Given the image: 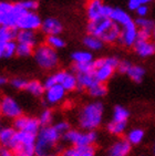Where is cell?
Segmentation results:
<instances>
[{
	"instance_id": "cell-37",
	"label": "cell",
	"mask_w": 155,
	"mask_h": 156,
	"mask_svg": "<svg viewBox=\"0 0 155 156\" xmlns=\"http://www.w3.org/2000/svg\"><path fill=\"white\" fill-rule=\"evenodd\" d=\"M93 71V62L91 63H73L72 64V72L73 73H84Z\"/></svg>"
},
{
	"instance_id": "cell-10",
	"label": "cell",
	"mask_w": 155,
	"mask_h": 156,
	"mask_svg": "<svg viewBox=\"0 0 155 156\" xmlns=\"http://www.w3.org/2000/svg\"><path fill=\"white\" fill-rule=\"evenodd\" d=\"M41 23L42 19L37 13V11H24L20 16L16 28L18 30L38 31L41 28Z\"/></svg>"
},
{
	"instance_id": "cell-38",
	"label": "cell",
	"mask_w": 155,
	"mask_h": 156,
	"mask_svg": "<svg viewBox=\"0 0 155 156\" xmlns=\"http://www.w3.org/2000/svg\"><path fill=\"white\" fill-rule=\"evenodd\" d=\"M27 83H28V80H26L24 78H21V76H16V78L10 80V85L15 90H18V91L26 90Z\"/></svg>"
},
{
	"instance_id": "cell-47",
	"label": "cell",
	"mask_w": 155,
	"mask_h": 156,
	"mask_svg": "<svg viewBox=\"0 0 155 156\" xmlns=\"http://www.w3.org/2000/svg\"><path fill=\"white\" fill-rule=\"evenodd\" d=\"M0 156H16L9 147L0 146Z\"/></svg>"
},
{
	"instance_id": "cell-45",
	"label": "cell",
	"mask_w": 155,
	"mask_h": 156,
	"mask_svg": "<svg viewBox=\"0 0 155 156\" xmlns=\"http://www.w3.org/2000/svg\"><path fill=\"white\" fill-rule=\"evenodd\" d=\"M80 148L82 156H96V150L94 146H83Z\"/></svg>"
},
{
	"instance_id": "cell-51",
	"label": "cell",
	"mask_w": 155,
	"mask_h": 156,
	"mask_svg": "<svg viewBox=\"0 0 155 156\" xmlns=\"http://www.w3.org/2000/svg\"><path fill=\"white\" fill-rule=\"evenodd\" d=\"M48 156H59V153H57V152H54V151H53V152H51Z\"/></svg>"
},
{
	"instance_id": "cell-17",
	"label": "cell",
	"mask_w": 155,
	"mask_h": 156,
	"mask_svg": "<svg viewBox=\"0 0 155 156\" xmlns=\"http://www.w3.org/2000/svg\"><path fill=\"white\" fill-rule=\"evenodd\" d=\"M133 49L136 55L146 59L155 54V42L152 40H137L133 45Z\"/></svg>"
},
{
	"instance_id": "cell-35",
	"label": "cell",
	"mask_w": 155,
	"mask_h": 156,
	"mask_svg": "<svg viewBox=\"0 0 155 156\" xmlns=\"http://www.w3.org/2000/svg\"><path fill=\"white\" fill-rule=\"evenodd\" d=\"M34 48L29 44L24 43H17V50H16V55L19 58H29L33 54Z\"/></svg>"
},
{
	"instance_id": "cell-20",
	"label": "cell",
	"mask_w": 155,
	"mask_h": 156,
	"mask_svg": "<svg viewBox=\"0 0 155 156\" xmlns=\"http://www.w3.org/2000/svg\"><path fill=\"white\" fill-rule=\"evenodd\" d=\"M75 74V73H74ZM77 81H78V90H89L93 85L98 83L93 71L84 73H77Z\"/></svg>"
},
{
	"instance_id": "cell-2",
	"label": "cell",
	"mask_w": 155,
	"mask_h": 156,
	"mask_svg": "<svg viewBox=\"0 0 155 156\" xmlns=\"http://www.w3.org/2000/svg\"><path fill=\"white\" fill-rule=\"evenodd\" d=\"M62 135L52 125L41 126L36 135V156H48L58 146Z\"/></svg>"
},
{
	"instance_id": "cell-42",
	"label": "cell",
	"mask_w": 155,
	"mask_h": 156,
	"mask_svg": "<svg viewBox=\"0 0 155 156\" xmlns=\"http://www.w3.org/2000/svg\"><path fill=\"white\" fill-rule=\"evenodd\" d=\"M151 2H153V0H128V8L131 10V11H135V10L140 6H142V5H147V6H149Z\"/></svg>"
},
{
	"instance_id": "cell-44",
	"label": "cell",
	"mask_w": 155,
	"mask_h": 156,
	"mask_svg": "<svg viewBox=\"0 0 155 156\" xmlns=\"http://www.w3.org/2000/svg\"><path fill=\"white\" fill-rule=\"evenodd\" d=\"M134 12L136 13V16L139 18L147 17V15H149V12H150V7L147 6V5H142V6L139 7Z\"/></svg>"
},
{
	"instance_id": "cell-36",
	"label": "cell",
	"mask_w": 155,
	"mask_h": 156,
	"mask_svg": "<svg viewBox=\"0 0 155 156\" xmlns=\"http://www.w3.org/2000/svg\"><path fill=\"white\" fill-rule=\"evenodd\" d=\"M16 50H17V42H16V40L6 42L3 44V58L5 59H10V58L15 57Z\"/></svg>"
},
{
	"instance_id": "cell-24",
	"label": "cell",
	"mask_w": 155,
	"mask_h": 156,
	"mask_svg": "<svg viewBox=\"0 0 155 156\" xmlns=\"http://www.w3.org/2000/svg\"><path fill=\"white\" fill-rule=\"evenodd\" d=\"M126 129H128V122H115L111 120L106 124V131L111 135L116 137H121L126 132Z\"/></svg>"
},
{
	"instance_id": "cell-31",
	"label": "cell",
	"mask_w": 155,
	"mask_h": 156,
	"mask_svg": "<svg viewBox=\"0 0 155 156\" xmlns=\"http://www.w3.org/2000/svg\"><path fill=\"white\" fill-rule=\"evenodd\" d=\"M49 47H51L54 50H61L67 45L66 40L63 39L61 34H57V36H48L45 37V42Z\"/></svg>"
},
{
	"instance_id": "cell-40",
	"label": "cell",
	"mask_w": 155,
	"mask_h": 156,
	"mask_svg": "<svg viewBox=\"0 0 155 156\" xmlns=\"http://www.w3.org/2000/svg\"><path fill=\"white\" fill-rule=\"evenodd\" d=\"M59 156H82V152L80 147L69 146L60 151Z\"/></svg>"
},
{
	"instance_id": "cell-27",
	"label": "cell",
	"mask_w": 155,
	"mask_h": 156,
	"mask_svg": "<svg viewBox=\"0 0 155 156\" xmlns=\"http://www.w3.org/2000/svg\"><path fill=\"white\" fill-rule=\"evenodd\" d=\"M16 129L13 126H1L0 127V146L9 147Z\"/></svg>"
},
{
	"instance_id": "cell-16",
	"label": "cell",
	"mask_w": 155,
	"mask_h": 156,
	"mask_svg": "<svg viewBox=\"0 0 155 156\" xmlns=\"http://www.w3.org/2000/svg\"><path fill=\"white\" fill-rule=\"evenodd\" d=\"M105 3L102 0H88L85 5V16L89 21H96L103 18Z\"/></svg>"
},
{
	"instance_id": "cell-28",
	"label": "cell",
	"mask_w": 155,
	"mask_h": 156,
	"mask_svg": "<svg viewBox=\"0 0 155 156\" xmlns=\"http://www.w3.org/2000/svg\"><path fill=\"white\" fill-rule=\"evenodd\" d=\"M145 69L142 66L132 64L131 68L126 72V75L128 76V79H131L132 81L135 82V83H141V82L143 81L144 76H145Z\"/></svg>"
},
{
	"instance_id": "cell-53",
	"label": "cell",
	"mask_w": 155,
	"mask_h": 156,
	"mask_svg": "<svg viewBox=\"0 0 155 156\" xmlns=\"http://www.w3.org/2000/svg\"><path fill=\"white\" fill-rule=\"evenodd\" d=\"M107 156H111V155H107Z\"/></svg>"
},
{
	"instance_id": "cell-49",
	"label": "cell",
	"mask_w": 155,
	"mask_h": 156,
	"mask_svg": "<svg viewBox=\"0 0 155 156\" xmlns=\"http://www.w3.org/2000/svg\"><path fill=\"white\" fill-rule=\"evenodd\" d=\"M3 42L0 41V59H2L3 58Z\"/></svg>"
},
{
	"instance_id": "cell-50",
	"label": "cell",
	"mask_w": 155,
	"mask_h": 156,
	"mask_svg": "<svg viewBox=\"0 0 155 156\" xmlns=\"http://www.w3.org/2000/svg\"><path fill=\"white\" fill-rule=\"evenodd\" d=\"M151 40L155 42V26L153 27L152 31H151Z\"/></svg>"
},
{
	"instance_id": "cell-29",
	"label": "cell",
	"mask_w": 155,
	"mask_h": 156,
	"mask_svg": "<svg viewBox=\"0 0 155 156\" xmlns=\"http://www.w3.org/2000/svg\"><path fill=\"white\" fill-rule=\"evenodd\" d=\"M131 116V113L123 105H115L112 111V121L115 122H128Z\"/></svg>"
},
{
	"instance_id": "cell-21",
	"label": "cell",
	"mask_w": 155,
	"mask_h": 156,
	"mask_svg": "<svg viewBox=\"0 0 155 156\" xmlns=\"http://www.w3.org/2000/svg\"><path fill=\"white\" fill-rule=\"evenodd\" d=\"M110 19L121 28L128 24L132 21H134V19L132 18L131 15L126 10L122 9V8H113V11L111 13Z\"/></svg>"
},
{
	"instance_id": "cell-1",
	"label": "cell",
	"mask_w": 155,
	"mask_h": 156,
	"mask_svg": "<svg viewBox=\"0 0 155 156\" xmlns=\"http://www.w3.org/2000/svg\"><path fill=\"white\" fill-rule=\"evenodd\" d=\"M105 106L100 100L88 102L80 108L78 124L82 131H96L104 120Z\"/></svg>"
},
{
	"instance_id": "cell-39",
	"label": "cell",
	"mask_w": 155,
	"mask_h": 156,
	"mask_svg": "<svg viewBox=\"0 0 155 156\" xmlns=\"http://www.w3.org/2000/svg\"><path fill=\"white\" fill-rule=\"evenodd\" d=\"M18 2L26 11H37L39 8V0H20Z\"/></svg>"
},
{
	"instance_id": "cell-7",
	"label": "cell",
	"mask_w": 155,
	"mask_h": 156,
	"mask_svg": "<svg viewBox=\"0 0 155 156\" xmlns=\"http://www.w3.org/2000/svg\"><path fill=\"white\" fill-rule=\"evenodd\" d=\"M56 84H60L61 87L67 91V92H72V91L78 90V81L77 76L72 71L68 70H59L54 73L47 76L43 82L45 87H50Z\"/></svg>"
},
{
	"instance_id": "cell-15",
	"label": "cell",
	"mask_w": 155,
	"mask_h": 156,
	"mask_svg": "<svg viewBox=\"0 0 155 156\" xmlns=\"http://www.w3.org/2000/svg\"><path fill=\"white\" fill-rule=\"evenodd\" d=\"M40 31L45 37L61 34L63 32V23L57 17H47L42 20Z\"/></svg>"
},
{
	"instance_id": "cell-34",
	"label": "cell",
	"mask_w": 155,
	"mask_h": 156,
	"mask_svg": "<svg viewBox=\"0 0 155 156\" xmlns=\"http://www.w3.org/2000/svg\"><path fill=\"white\" fill-rule=\"evenodd\" d=\"M135 24H136L137 29L140 30H150L152 31L153 27L155 26V21L152 19L147 18V17H143V18H139L137 17L134 20Z\"/></svg>"
},
{
	"instance_id": "cell-30",
	"label": "cell",
	"mask_w": 155,
	"mask_h": 156,
	"mask_svg": "<svg viewBox=\"0 0 155 156\" xmlns=\"http://www.w3.org/2000/svg\"><path fill=\"white\" fill-rule=\"evenodd\" d=\"M88 93H89V95L94 100L102 99V98L106 96V94H107L106 84L98 82L96 85H93L91 89H89V90H88Z\"/></svg>"
},
{
	"instance_id": "cell-23",
	"label": "cell",
	"mask_w": 155,
	"mask_h": 156,
	"mask_svg": "<svg viewBox=\"0 0 155 156\" xmlns=\"http://www.w3.org/2000/svg\"><path fill=\"white\" fill-rule=\"evenodd\" d=\"M144 137H145V131L143 129H141V127L131 129L128 132H126L125 135V140L132 146L140 145L144 141Z\"/></svg>"
},
{
	"instance_id": "cell-14",
	"label": "cell",
	"mask_w": 155,
	"mask_h": 156,
	"mask_svg": "<svg viewBox=\"0 0 155 156\" xmlns=\"http://www.w3.org/2000/svg\"><path fill=\"white\" fill-rule=\"evenodd\" d=\"M113 23L114 22L110 18H101L96 21H89L87 24V33L102 39V37L113 26Z\"/></svg>"
},
{
	"instance_id": "cell-19",
	"label": "cell",
	"mask_w": 155,
	"mask_h": 156,
	"mask_svg": "<svg viewBox=\"0 0 155 156\" xmlns=\"http://www.w3.org/2000/svg\"><path fill=\"white\" fill-rule=\"evenodd\" d=\"M16 42L29 44L33 48H36L39 44V37L36 33V31L18 30L17 31V36H16Z\"/></svg>"
},
{
	"instance_id": "cell-52",
	"label": "cell",
	"mask_w": 155,
	"mask_h": 156,
	"mask_svg": "<svg viewBox=\"0 0 155 156\" xmlns=\"http://www.w3.org/2000/svg\"><path fill=\"white\" fill-rule=\"evenodd\" d=\"M153 153H154V155H155V143H154V146H153Z\"/></svg>"
},
{
	"instance_id": "cell-5",
	"label": "cell",
	"mask_w": 155,
	"mask_h": 156,
	"mask_svg": "<svg viewBox=\"0 0 155 156\" xmlns=\"http://www.w3.org/2000/svg\"><path fill=\"white\" fill-rule=\"evenodd\" d=\"M61 140L70 146H94V144L99 140V133L96 131H82V129H70L68 132L63 134Z\"/></svg>"
},
{
	"instance_id": "cell-43",
	"label": "cell",
	"mask_w": 155,
	"mask_h": 156,
	"mask_svg": "<svg viewBox=\"0 0 155 156\" xmlns=\"http://www.w3.org/2000/svg\"><path fill=\"white\" fill-rule=\"evenodd\" d=\"M132 63L128 60H120L119 64H117V68H116V71L121 74H126V72L128 71V69L131 68Z\"/></svg>"
},
{
	"instance_id": "cell-9",
	"label": "cell",
	"mask_w": 155,
	"mask_h": 156,
	"mask_svg": "<svg viewBox=\"0 0 155 156\" xmlns=\"http://www.w3.org/2000/svg\"><path fill=\"white\" fill-rule=\"evenodd\" d=\"M0 114L9 120H16L23 114L20 103L10 95H5L0 99Z\"/></svg>"
},
{
	"instance_id": "cell-26",
	"label": "cell",
	"mask_w": 155,
	"mask_h": 156,
	"mask_svg": "<svg viewBox=\"0 0 155 156\" xmlns=\"http://www.w3.org/2000/svg\"><path fill=\"white\" fill-rule=\"evenodd\" d=\"M93 60V54L89 50H77L71 53L72 63H91Z\"/></svg>"
},
{
	"instance_id": "cell-11",
	"label": "cell",
	"mask_w": 155,
	"mask_h": 156,
	"mask_svg": "<svg viewBox=\"0 0 155 156\" xmlns=\"http://www.w3.org/2000/svg\"><path fill=\"white\" fill-rule=\"evenodd\" d=\"M13 127L16 131H22V132H28L31 134L37 135L39 129H41L40 122H39L38 117L29 116V115H20L13 120Z\"/></svg>"
},
{
	"instance_id": "cell-25",
	"label": "cell",
	"mask_w": 155,
	"mask_h": 156,
	"mask_svg": "<svg viewBox=\"0 0 155 156\" xmlns=\"http://www.w3.org/2000/svg\"><path fill=\"white\" fill-rule=\"evenodd\" d=\"M45 87L43 85V82L39 81V80H30L28 81L24 91H27L28 93L34 98H41L45 94Z\"/></svg>"
},
{
	"instance_id": "cell-32",
	"label": "cell",
	"mask_w": 155,
	"mask_h": 156,
	"mask_svg": "<svg viewBox=\"0 0 155 156\" xmlns=\"http://www.w3.org/2000/svg\"><path fill=\"white\" fill-rule=\"evenodd\" d=\"M17 31H18V29H16V28L0 26V41L3 42V43H6V42H8V41L16 40Z\"/></svg>"
},
{
	"instance_id": "cell-8",
	"label": "cell",
	"mask_w": 155,
	"mask_h": 156,
	"mask_svg": "<svg viewBox=\"0 0 155 156\" xmlns=\"http://www.w3.org/2000/svg\"><path fill=\"white\" fill-rule=\"evenodd\" d=\"M24 11L19 2L0 1V26L16 28L20 16Z\"/></svg>"
},
{
	"instance_id": "cell-33",
	"label": "cell",
	"mask_w": 155,
	"mask_h": 156,
	"mask_svg": "<svg viewBox=\"0 0 155 156\" xmlns=\"http://www.w3.org/2000/svg\"><path fill=\"white\" fill-rule=\"evenodd\" d=\"M38 120H39V122H40V125H41V126L52 125V123H53V120H54L53 111H52L50 108H43V110L40 112V114H39Z\"/></svg>"
},
{
	"instance_id": "cell-3",
	"label": "cell",
	"mask_w": 155,
	"mask_h": 156,
	"mask_svg": "<svg viewBox=\"0 0 155 156\" xmlns=\"http://www.w3.org/2000/svg\"><path fill=\"white\" fill-rule=\"evenodd\" d=\"M9 148L16 156H36V135L16 131Z\"/></svg>"
},
{
	"instance_id": "cell-18",
	"label": "cell",
	"mask_w": 155,
	"mask_h": 156,
	"mask_svg": "<svg viewBox=\"0 0 155 156\" xmlns=\"http://www.w3.org/2000/svg\"><path fill=\"white\" fill-rule=\"evenodd\" d=\"M132 145L125 138L120 137L114 141L109 147V155L111 156H128L132 151Z\"/></svg>"
},
{
	"instance_id": "cell-6",
	"label": "cell",
	"mask_w": 155,
	"mask_h": 156,
	"mask_svg": "<svg viewBox=\"0 0 155 156\" xmlns=\"http://www.w3.org/2000/svg\"><path fill=\"white\" fill-rule=\"evenodd\" d=\"M120 59L116 57H102L93 60V73L96 81L106 83L114 75Z\"/></svg>"
},
{
	"instance_id": "cell-46",
	"label": "cell",
	"mask_w": 155,
	"mask_h": 156,
	"mask_svg": "<svg viewBox=\"0 0 155 156\" xmlns=\"http://www.w3.org/2000/svg\"><path fill=\"white\" fill-rule=\"evenodd\" d=\"M137 40H151V31L150 30H140V29H139Z\"/></svg>"
},
{
	"instance_id": "cell-13",
	"label": "cell",
	"mask_w": 155,
	"mask_h": 156,
	"mask_svg": "<svg viewBox=\"0 0 155 156\" xmlns=\"http://www.w3.org/2000/svg\"><path fill=\"white\" fill-rule=\"evenodd\" d=\"M67 96V91L60 84H56L50 87H47L43 94V101L47 105L54 106L64 101Z\"/></svg>"
},
{
	"instance_id": "cell-41",
	"label": "cell",
	"mask_w": 155,
	"mask_h": 156,
	"mask_svg": "<svg viewBox=\"0 0 155 156\" xmlns=\"http://www.w3.org/2000/svg\"><path fill=\"white\" fill-rule=\"evenodd\" d=\"M53 126L56 127V129H57L61 135H63L64 133L68 132L69 129H71V125H70V123H69L68 121H66V120L58 121V122H56V123L53 124Z\"/></svg>"
},
{
	"instance_id": "cell-48",
	"label": "cell",
	"mask_w": 155,
	"mask_h": 156,
	"mask_svg": "<svg viewBox=\"0 0 155 156\" xmlns=\"http://www.w3.org/2000/svg\"><path fill=\"white\" fill-rule=\"evenodd\" d=\"M8 83V79L5 76V75H2V74H0V87H5L6 84Z\"/></svg>"
},
{
	"instance_id": "cell-4",
	"label": "cell",
	"mask_w": 155,
	"mask_h": 156,
	"mask_svg": "<svg viewBox=\"0 0 155 156\" xmlns=\"http://www.w3.org/2000/svg\"><path fill=\"white\" fill-rule=\"evenodd\" d=\"M32 55L37 66L45 71L57 69L60 63V57L58 51L49 47L47 43H40L37 45L33 50Z\"/></svg>"
},
{
	"instance_id": "cell-22",
	"label": "cell",
	"mask_w": 155,
	"mask_h": 156,
	"mask_svg": "<svg viewBox=\"0 0 155 156\" xmlns=\"http://www.w3.org/2000/svg\"><path fill=\"white\" fill-rule=\"evenodd\" d=\"M82 43L85 47L87 50H89L90 52H98L101 51L103 47H104V42L102 41L100 38L92 34H87L82 40Z\"/></svg>"
},
{
	"instance_id": "cell-12",
	"label": "cell",
	"mask_w": 155,
	"mask_h": 156,
	"mask_svg": "<svg viewBox=\"0 0 155 156\" xmlns=\"http://www.w3.org/2000/svg\"><path fill=\"white\" fill-rule=\"evenodd\" d=\"M137 34H139V29L134 21H132L121 28V34L117 43L124 48H133V45L137 41Z\"/></svg>"
}]
</instances>
